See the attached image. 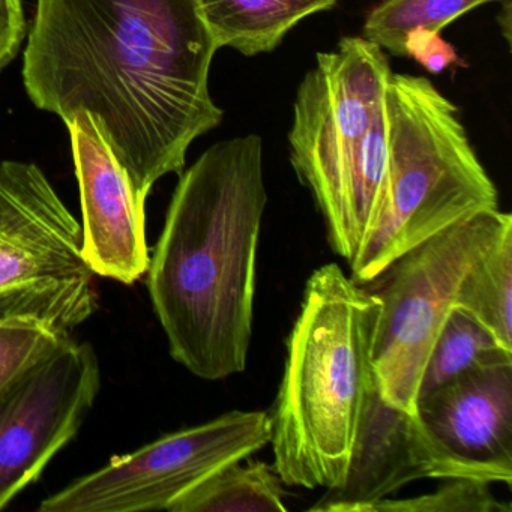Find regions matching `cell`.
<instances>
[{"mask_svg":"<svg viewBox=\"0 0 512 512\" xmlns=\"http://www.w3.org/2000/svg\"><path fill=\"white\" fill-rule=\"evenodd\" d=\"M509 224L508 212H482L401 254L362 284L380 305L373 368L386 404L418 415L422 373L461 283Z\"/></svg>","mask_w":512,"mask_h":512,"instance_id":"5","label":"cell"},{"mask_svg":"<svg viewBox=\"0 0 512 512\" xmlns=\"http://www.w3.org/2000/svg\"><path fill=\"white\" fill-rule=\"evenodd\" d=\"M68 337L38 320H0V394Z\"/></svg>","mask_w":512,"mask_h":512,"instance_id":"18","label":"cell"},{"mask_svg":"<svg viewBox=\"0 0 512 512\" xmlns=\"http://www.w3.org/2000/svg\"><path fill=\"white\" fill-rule=\"evenodd\" d=\"M25 35L22 0H0V71L16 58Z\"/></svg>","mask_w":512,"mask_h":512,"instance_id":"21","label":"cell"},{"mask_svg":"<svg viewBox=\"0 0 512 512\" xmlns=\"http://www.w3.org/2000/svg\"><path fill=\"white\" fill-rule=\"evenodd\" d=\"M491 484L476 479H445L431 493L374 503L368 512H511L509 503L496 499Z\"/></svg>","mask_w":512,"mask_h":512,"instance_id":"19","label":"cell"},{"mask_svg":"<svg viewBox=\"0 0 512 512\" xmlns=\"http://www.w3.org/2000/svg\"><path fill=\"white\" fill-rule=\"evenodd\" d=\"M296 92L290 161L319 205L370 128L392 76L383 49L347 37L319 53Z\"/></svg>","mask_w":512,"mask_h":512,"instance_id":"8","label":"cell"},{"mask_svg":"<svg viewBox=\"0 0 512 512\" xmlns=\"http://www.w3.org/2000/svg\"><path fill=\"white\" fill-rule=\"evenodd\" d=\"M82 224L34 163L0 161V320L70 334L98 310Z\"/></svg>","mask_w":512,"mask_h":512,"instance_id":"6","label":"cell"},{"mask_svg":"<svg viewBox=\"0 0 512 512\" xmlns=\"http://www.w3.org/2000/svg\"><path fill=\"white\" fill-rule=\"evenodd\" d=\"M268 412L233 410L166 434L50 494L40 512L169 511L227 464L269 445Z\"/></svg>","mask_w":512,"mask_h":512,"instance_id":"7","label":"cell"},{"mask_svg":"<svg viewBox=\"0 0 512 512\" xmlns=\"http://www.w3.org/2000/svg\"><path fill=\"white\" fill-rule=\"evenodd\" d=\"M512 479L446 448L418 415L389 406L374 389L365 407L346 478L308 508L313 512H368L374 503L421 479Z\"/></svg>","mask_w":512,"mask_h":512,"instance_id":"10","label":"cell"},{"mask_svg":"<svg viewBox=\"0 0 512 512\" xmlns=\"http://www.w3.org/2000/svg\"><path fill=\"white\" fill-rule=\"evenodd\" d=\"M82 203L83 254L95 277L122 284L148 271L146 203L88 113L67 122Z\"/></svg>","mask_w":512,"mask_h":512,"instance_id":"11","label":"cell"},{"mask_svg":"<svg viewBox=\"0 0 512 512\" xmlns=\"http://www.w3.org/2000/svg\"><path fill=\"white\" fill-rule=\"evenodd\" d=\"M217 50L194 0H38L23 83L65 124L91 115L146 203L223 119L209 92Z\"/></svg>","mask_w":512,"mask_h":512,"instance_id":"1","label":"cell"},{"mask_svg":"<svg viewBox=\"0 0 512 512\" xmlns=\"http://www.w3.org/2000/svg\"><path fill=\"white\" fill-rule=\"evenodd\" d=\"M496 0H383L368 14L364 38L394 56H404V40L415 29L442 34L473 8Z\"/></svg>","mask_w":512,"mask_h":512,"instance_id":"17","label":"cell"},{"mask_svg":"<svg viewBox=\"0 0 512 512\" xmlns=\"http://www.w3.org/2000/svg\"><path fill=\"white\" fill-rule=\"evenodd\" d=\"M247 460L227 464L169 512H286V484L274 464Z\"/></svg>","mask_w":512,"mask_h":512,"instance_id":"14","label":"cell"},{"mask_svg":"<svg viewBox=\"0 0 512 512\" xmlns=\"http://www.w3.org/2000/svg\"><path fill=\"white\" fill-rule=\"evenodd\" d=\"M454 307L469 313L512 350V224L467 272Z\"/></svg>","mask_w":512,"mask_h":512,"instance_id":"15","label":"cell"},{"mask_svg":"<svg viewBox=\"0 0 512 512\" xmlns=\"http://www.w3.org/2000/svg\"><path fill=\"white\" fill-rule=\"evenodd\" d=\"M100 389L94 347L68 337L0 394V511L77 436Z\"/></svg>","mask_w":512,"mask_h":512,"instance_id":"9","label":"cell"},{"mask_svg":"<svg viewBox=\"0 0 512 512\" xmlns=\"http://www.w3.org/2000/svg\"><path fill=\"white\" fill-rule=\"evenodd\" d=\"M404 56L415 59L431 74H440L454 64H461L451 44L442 40L439 32L415 29L404 40Z\"/></svg>","mask_w":512,"mask_h":512,"instance_id":"20","label":"cell"},{"mask_svg":"<svg viewBox=\"0 0 512 512\" xmlns=\"http://www.w3.org/2000/svg\"><path fill=\"white\" fill-rule=\"evenodd\" d=\"M385 100L389 149L379 212L349 265L359 284L437 233L499 209L457 107L430 80L392 73Z\"/></svg>","mask_w":512,"mask_h":512,"instance_id":"4","label":"cell"},{"mask_svg":"<svg viewBox=\"0 0 512 512\" xmlns=\"http://www.w3.org/2000/svg\"><path fill=\"white\" fill-rule=\"evenodd\" d=\"M500 361H512V350L505 349L469 313L454 307L446 317L428 356L422 373L419 398L478 365Z\"/></svg>","mask_w":512,"mask_h":512,"instance_id":"16","label":"cell"},{"mask_svg":"<svg viewBox=\"0 0 512 512\" xmlns=\"http://www.w3.org/2000/svg\"><path fill=\"white\" fill-rule=\"evenodd\" d=\"M338 0H194L197 13L217 49L244 56L274 52L287 34L313 14L331 10Z\"/></svg>","mask_w":512,"mask_h":512,"instance_id":"13","label":"cell"},{"mask_svg":"<svg viewBox=\"0 0 512 512\" xmlns=\"http://www.w3.org/2000/svg\"><path fill=\"white\" fill-rule=\"evenodd\" d=\"M149 260L148 290L170 355L202 380L247 367L268 193L256 134L211 146L182 172Z\"/></svg>","mask_w":512,"mask_h":512,"instance_id":"2","label":"cell"},{"mask_svg":"<svg viewBox=\"0 0 512 512\" xmlns=\"http://www.w3.org/2000/svg\"><path fill=\"white\" fill-rule=\"evenodd\" d=\"M380 305L337 263L316 269L287 337L277 398L268 412L274 466L290 487H338L365 407L377 388Z\"/></svg>","mask_w":512,"mask_h":512,"instance_id":"3","label":"cell"},{"mask_svg":"<svg viewBox=\"0 0 512 512\" xmlns=\"http://www.w3.org/2000/svg\"><path fill=\"white\" fill-rule=\"evenodd\" d=\"M418 416L446 448L512 479V361L478 365L424 395Z\"/></svg>","mask_w":512,"mask_h":512,"instance_id":"12","label":"cell"}]
</instances>
